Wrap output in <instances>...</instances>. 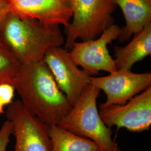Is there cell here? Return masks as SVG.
Returning a JSON list of instances; mask_svg holds the SVG:
<instances>
[{
    "instance_id": "e0dca14e",
    "label": "cell",
    "mask_w": 151,
    "mask_h": 151,
    "mask_svg": "<svg viewBox=\"0 0 151 151\" xmlns=\"http://www.w3.org/2000/svg\"><path fill=\"white\" fill-rule=\"evenodd\" d=\"M10 12H11V7L8 0H0V26Z\"/></svg>"
},
{
    "instance_id": "7c38bea8",
    "label": "cell",
    "mask_w": 151,
    "mask_h": 151,
    "mask_svg": "<svg viewBox=\"0 0 151 151\" xmlns=\"http://www.w3.org/2000/svg\"><path fill=\"white\" fill-rule=\"evenodd\" d=\"M115 62L118 70H131L135 63L151 55V23L138 32L133 34V38L123 47L114 49Z\"/></svg>"
},
{
    "instance_id": "ba28073f",
    "label": "cell",
    "mask_w": 151,
    "mask_h": 151,
    "mask_svg": "<svg viewBox=\"0 0 151 151\" xmlns=\"http://www.w3.org/2000/svg\"><path fill=\"white\" fill-rule=\"evenodd\" d=\"M43 61L48 66L60 90L73 106L85 87L90 83L91 76L78 67L70 52L62 46L48 49Z\"/></svg>"
},
{
    "instance_id": "30bf717a",
    "label": "cell",
    "mask_w": 151,
    "mask_h": 151,
    "mask_svg": "<svg viewBox=\"0 0 151 151\" xmlns=\"http://www.w3.org/2000/svg\"><path fill=\"white\" fill-rule=\"evenodd\" d=\"M11 12L48 25L67 27L72 17V0H8Z\"/></svg>"
},
{
    "instance_id": "ac0fdd59",
    "label": "cell",
    "mask_w": 151,
    "mask_h": 151,
    "mask_svg": "<svg viewBox=\"0 0 151 151\" xmlns=\"http://www.w3.org/2000/svg\"><path fill=\"white\" fill-rule=\"evenodd\" d=\"M4 106L0 103V114L4 113Z\"/></svg>"
},
{
    "instance_id": "5bb4252c",
    "label": "cell",
    "mask_w": 151,
    "mask_h": 151,
    "mask_svg": "<svg viewBox=\"0 0 151 151\" xmlns=\"http://www.w3.org/2000/svg\"><path fill=\"white\" fill-rule=\"evenodd\" d=\"M22 64L0 40V84L13 85Z\"/></svg>"
},
{
    "instance_id": "5b68a950",
    "label": "cell",
    "mask_w": 151,
    "mask_h": 151,
    "mask_svg": "<svg viewBox=\"0 0 151 151\" xmlns=\"http://www.w3.org/2000/svg\"><path fill=\"white\" fill-rule=\"evenodd\" d=\"M6 116L16 138L14 151H52L49 125L30 113L20 100L8 105Z\"/></svg>"
},
{
    "instance_id": "8fae6325",
    "label": "cell",
    "mask_w": 151,
    "mask_h": 151,
    "mask_svg": "<svg viewBox=\"0 0 151 151\" xmlns=\"http://www.w3.org/2000/svg\"><path fill=\"white\" fill-rule=\"evenodd\" d=\"M119 6L125 24L121 29L119 40L127 42L136 32L151 23V0H112Z\"/></svg>"
},
{
    "instance_id": "8992f818",
    "label": "cell",
    "mask_w": 151,
    "mask_h": 151,
    "mask_svg": "<svg viewBox=\"0 0 151 151\" xmlns=\"http://www.w3.org/2000/svg\"><path fill=\"white\" fill-rule=\"evenodd\" d=\"M121 29L113 24L97 38L74 42L70 51L73 62L90 76L97 75L100 71L109 73L116 71L115 60L109 53L108 45L118 39Z\"/></svg>"
},
{
    "instance_id": "277c9868",
    "label": "cell",
    "mask_w": 151,
    "mask_h": 151,
    "mask_svg": "<svg viewBox=\"0 0 151 151\" xmlns=\"http://www.w3.org/2000/svg\"><path fill=\"white\" fill-rule=\"evenodd\" d=\"M72 22L65 27V48H70L78 39L86 41L99 37L113 24L116 5L112 0H72Z\"/></svg>"
},
{
    "instance_id": "9a60e30c",
    "label": "cell",
    "mask_w": 151,
    "mask_h": 151,
    "mask_svg": "<svg viewBox=\"0 0 151 151\" xmlns=\"http://www.w3.org/2000/svg\"><path fill=\"white\" fill-rule=\"evenodd\" d=\"M15 89L13 85L9 83L0 84V103L4 105H9L13 101Z\"/></svg>"
},
{
    "instance_id": "3957f363",
    "label": "cell",
    "mask_w": 151,
    "mask_h": 151,
    "mask_svg": "<svg viewBox=\"0 0 151 151\" xmlns=\"http://www.w3.org/2000/svg\"><path fill=\"white\" fill-rule=\"evenodd\" d=\"M100 90L87 85L68 114L57 125L75 134L93 140L103 151H120L112 138L113 132L101 118L97 106Z\"/></svg>"
},
{
    "instance_id": "52a82bcc",
    "label": "cell",
    "mask_w": 151,
    "mask_h": 151,
    "mask_svg": "<svg viewBox=\"0 0 151 151\" xmlns=\"http://www.w3.org/2000/svg\"><path fill=\"white\" fill-rule=\"evenodd\" d=\"M99 108L101 118L109 128L116 126L133 132L148 130L151 125V86L125 104Z\"/></svg>"
},
{
    "instance_id": "6da1fadb",
    "label": "cell",
    "mask_w": 151,
    "mask_h": 151,
    "mask_svg": "<svg viewBox=\"0 0 151 151\" xmlns=\"http://www.w3.org/2000/svg\"><path fill=\"white\" fill-rule=\"evenodd\" d=\"M13 85L24 107L48 125H57L72 108L43 60L22 64Z\"/></svg>"
},
{
    "instance_id": "2e32d148",
    "label": "cell",
    "mask_w": 151,
    "mask_h": 151,
    "mask_svg": "<svg viewBox=\"0 0 151 151\" xmlns=\"http://www.w3.org/2000/svg\"><path fill=\"white\" fill-rule=\"evenodd\" d=\"M12 133V124L10 120H7L4 123L0 129V151H6Z\"/></svg>"
},
{
    "instance_id": "7a4b0ae2",
    "label": "cell",
    "mask_w": 151,
    "mask_h": 151,
    "mask_svg": "<svg viewBox=\"0 0 151 151\" xmlns=\"http://www.w3.org/2000/svg\"><path fill=\"white\" fill-rule=\"evenodd\" d=\"M0 40L21 64L42 61L52 47L65 43L60 25H48L10 12L0 26Z\"/></svg>"
},
{
    "instance_id": "9c48e42d",
    "label": "cell",
    "mask_w": 151,
    "mask_h": 151,
    "mask_svg": "<svg viewBox=\"0 0 151 151\" xmlns=\"http://www.w3.org/2000/svg\"><path fill=\"white\" fill-rule=\"evenodd\" d=\"M90 83L103 90L106 100L100 105H123L132 97L151 86V73H136L128 70H118L103 77H90Z\"/></svg>"
},
{
    "instance_id": "4fadbf2b",
    "label": "cell",
    "mask_w": 151,
    "mask_h": 151,
    "mask_svg": "<svg viewBox=\"0 0 151 151\" xmlns=\"http://www.w3.org/2000/svg\"><path fill=\"white\" fill-rule=\"evenodd\" d=\"M49 132L52 151H103L93 140L75 134L57 125H49Z\"/></svg>"
}]
</instances>
